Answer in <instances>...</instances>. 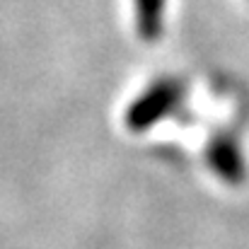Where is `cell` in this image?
<instances>
[{
	"label": "cell",
	"instance_id": "1",
	"mask_svg": "<svg viewBox=\"0 0 249 249\" xmlns=\"http://www.w3.org/2000/svg\"><path fill=\"white\" fill-rule=\"evenodd\" d=\"M184 97V85L174 78H162L153 87H148L128 109V126L133 131H145L148 126L158 124L160 119H165L167 114H172L179 102Z\"/></svg>",
	"mask_w": 249,
	"mask_h": 249
},
{
	"label": "cell",
	"instance_id": "2",
	"mask_svg": "<svg viewBox=\"0 0 249 249\" xmlns=\"http://www.w3.org/2000/svg\"><path fill=\"white\" fill-rule=\"evenodd\" d=\"M136 5V27L141 39L155 41L165 27V0H133Z\"/></svg>",
	"mask_w": 249,
	"mask_h": 249
},
{
	"label": "cell",
	"instance_id": "3",
	"mask_svg": "<svg viewBox=\"0 0 249 249\" xmlns=\"http://www.w3.org/2000/svg\"><path fill=\"white\" fill-rule=\"evenodd\" d=\"M211 158H213L215 167H218L225 177H230L235 169H242V167H240V153H237V145H235L230 138H220V141H215V143L211 145Z\"/></svg>",
	"mask_w": 249,
	"mask_h": 249
}]
</instances>
